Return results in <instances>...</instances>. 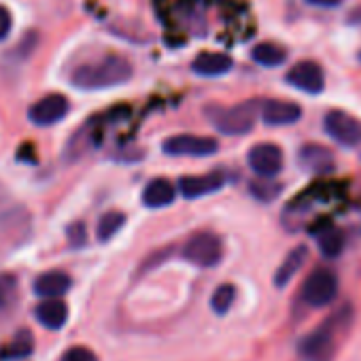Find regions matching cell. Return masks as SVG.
<instances>
[{
	"label": "cell",
	"mask_w": 361,
	"mask_h": 361,
	"mask_svg": "<svg viewBox=\"0 0 361 361\" xmlns=\"http://www.w3.org/2000/svg\"><path fill=\"white\" fill-rule=\"evenodd\" d=\"M132 77V66L119 56H106L96 64H83L73 73V85L79 90H109L128 83Z\"/></svg>",
	"instance_id": "obj_1"
},
{
	"label": "cell",
	"mask_w": 361,
	"mask_h": 361,
	"mask_svg": "<svg viewBox=\"0 0 361 361\" xmlns=\"http://www.w3.org/2000/svg\"><path fill=\"white\" fill-rule=\"evenodd\" d=\"M259 106H262V102H257V100H249V102H243V104H236L230 109L215 106V109H209V117L221 134L240 136V134H249L253 130Z\"/></svg>",
	"instance_id": "obj_2"
},
{
	"label": "cell",
	"mask_w": 361,
	"mask_h": 361,
	"mask_svg": "<svg viewBox=\"0 0 361 361\" xmlns=\"http://www.w3.org/2000/svg\"><path fill=\"white\" fill-rule=\"evenodd\" d=\"M183 257L198 268H215L224 257V243L211 232L194 234L183 247Z\"/></svg>",
	"instance_id": "obj_3"
},
{
	"label": "cell",
	"mask_w": 361,
	"mask_h": 361,
	"mask_svg": "<svg viewBox=\"0 0 361 361\" xmlns=\"http://www.w3.org/2000/svg\"><path fill=\"white\" fill-rule=\"evenodd\" d=\"M336 293H338V279H336V274H334L331 270H327V268L314 270V272L306 279V283H304V287H302V298H304V302H306L308 306H312V308L329 306V304L334 302Z\"/></svg>",
	"instance_id": "obj_4"
},
{
	"label": "cell",
	"mask_w": 361,
	"mask_h": 361,
	"mask_svg": "<svg viewBox=\"0 0 361 361\" xmlns=\"http://www.w3.org/2000/svg\"><path fill=\"white\" fill-rule=\"evenodd\" d=\"M217 149L219 142L215 138L194 136V134H178L164 142V153L178 155V157H207L213 155Z\"/></svg>",
	"instance_id": "obj_5"
},
{
	"label": "cell",
	"mask_w": 361,
	"mask_h": 361,
	"mask_svg": "<svg viewBox=\"0 0 361 361\" xmlns=\"http://www.w3.org/2000/svg\"><path fill=\"white\" fill-rule=\"evenodd\" d=\"M325 132L342 147H355L361 142V123L344 111H329L325 115Z\"/></svg>",
	"instance_id": "obj_6"
},
{
	"label": "cell",
	"mask_w": 361,
	"mask_h": 361,
	"mask_svg": "<svg viewBox=\"0 0 361 361\" xmlns=\"http://www.w3.org/2000/svg\"><path fill=\"white\" fill-rule=\"evenodd\" d=\"M334 321L323 323V327L314 329L306 338H302L298 353L304 361H325L334 350Z\"/></svg>",
	"instance_id": "obj_7"
},
{
	"label": "cell",
	"mask_w": 361,
	"mask_h": 361,
	"mask_svg": "<svg viewBox=\"0 0 361 361\" xmlns=\"http://www.w3.org/2000/svg\"><path fill=\"white\" fill-rule=\"evenodd\" d=\"M247 161H249L251 170L257 176L272 178L283 168V151L276 145H272V142H262V145H255L249 151Z\"/></svg>",
	"instance_id": "obj_8"
},
{
	"label": "cell",
	"mask_w": 361,
	"mask_h": 361,
	"mask_svg": "<svg viewBox=\"0 0 361 361\" xmlns=\"http://www.w3.org/2000/svg\"><path fill=\"white\" fill-rule=\"evenodd\" d=\"M287 83L293 85L295 90H302L306 94H321L323 87H325V77H323V71L317 62H300L295 64L289 73H287Z\"/></svg>",
	"instance_id": "obj_9"
},
{
	"label": "cell",
	"mask_w": 361,
	"mask_h": 361,
	"mask_svg": "<svg viewBox=\"0 0 361 361\" xmlns=\"http://www.w3.org/2000/svg\"><path fill=\"white\" fill-rule=\"evenodd\" d=\"M68 100L62 94H49L45 98H41L37 104L30 106L28 117L32 123L37 126H54L58 121H62L68 113Z\"/></svg>",
	"instance_id": "obj_10"
},
{
	"label": "cell",
	"mask_w": 361,
	"mask_h": 361,
	"mask_svg": "<svg viewBox=\"0 0 361 361\" xmlns=\"http://www.w3.org/2000/svg\"><path fill=\"white\" fill-rule=\"evenodd\" d=\"M224 183H226V176L221 172H209L202 176H183L178 180V192L185 198L194 200V198H202V196H211L219 192Z\"/></svg>",
	"instance_id": "obj_11"
},
{
	"label": "cell",
	"mask_w": 361,
	"mask_h": 361,
	"mask_svg": "<svg viewBox=\"0 0 361 361\" xmlns=\"http://www.w3.org/2000/svg\"><path fill=\"white\" fill-rule=\"evenodd\" d=\"M259 113L268 126H291L302 117V109L287 100H266L262 102Z\"/></svg>",
	"instance_id": "obj_12"
},
{
	"label": "cell",
	"mask_w": 361,
	"mask_h": 361,
	"mask_svg": "<svg viewBox=\"0 0 361 361\" xmlns=\"http://www.w3.org/2000/svg\"><path fill=\"white\" fill-rule=\"evenodd\" d=\"M71 285H73V283H71L68 274L54 270V272H43V274L35 281L32 289H35V293H37L39 298L58 300L60 295H64V293L71 289Z\"/></svg>",
	"instance_id": "obj_13"
},
{
	"label": "cell",
	"mask_w": 361,
	"mask_h": 361,
	"mask_svg": "<svg viewBox=\"0 0 361 361\" xmlns=\"http://www.w3.org/2000/svg\"><path fill=\"white\" fill-rule=\"evenodd\" d=\"M174 196H176V190L170 180L153 178L142 190V204L149 209H161V207H168L174 200Z\"/></svg>",
	"instance_id": "obj_14"
},
{
	"label": "cell",
	"mask_w": 361,
	"mask_h": 361,
	"mask_svg": "<svg viewBox=\"0 0 361 361\" xmlns=\"http://www.w3.org/2000/svg\"><path fill=\"white\" fill-rule=\"evenodd\" d=\"M35 317L47 329H62L68 319V308L62 300H45L37 306Z\"/></svg>",
	"instance_id": "obj_15"
},
{
	"label": "cell",
	"mask_w": 361,
	"mask_h": 361,
	"mask_svg": "<svg viewBox=\"0 0 361 361\" xmlns=\"http://www.w3.org/2000/svg\"><path fill=\"white\" fill-rule=\"evenodd\" d=\"M194 73L196 75H202V77H219V75H226L230 68H232V58L226 56V54H200L194 64H192Z\"/></svg>",
	"instance_id": "obj_16"
},
{
	"label": "cell",
	"mask_w": 361,
	"mask_h": 361,
	"mask_svg": "<svg viewBox=\"0 0 361 361\" xmlns=\"http://www.w3.org/2000/svg\"><path fill=\"white\" fill-rule=\"evenodd\" d=\"M300 164L310 172H329L334 168V157L325 147L306 145L300 151Z\"/></svg>",
	"instance_id": "obj_17"
},
{
	"label": "cell",
	"mask_w": 361,
	"mask_h": 361,
	"mask_svg": "<svg viewBox=\"0 0 361 361\" xmlns=\"http://www.w3.org/2000/svg\"><path fill=\"white\" fill-rule=\"evenodd\" d=\"M306 257H308V249H306V247L293 249V251L285 257V262L279 266V270H276V274H274V285H276L279 289L287 287V285L291 283V279H293V276L300 272V268L304 266Z\"/></svg>",
	"instance_id": "obj_18"
},
{
	"label": "cell",
	"mask_w": 361,
	"mask_h": 361,
	"mask_svg": "<svg viewBox=\"0 0 361 361\" xmlns=\"http://www.w3.org/2000/svg\"><path fill=\"white\" fill-rule=\"evenodd\" d=\"M317 240H319V249L325 257H338L344 249V234L338 228L331 226H323L317 232Z\"/></svg>",
	"instance_id": "obj_19"
},
{
	"label": "cell",
	"mask_w": 361,
	"mask_h": 361,
	"mask_svg": "<svg viewBox=\"0 0 361 361\" xmlns=\"http://www.w3.org/2000/svg\"><path fill=\"white\" fill-rule=\"evenodd\" d=\"M251 58L259 64V66H268V68H274V66H281L285 60H287V51L274 43H259L257 47H253L251 51Z\"/></svg>",
	"instance_id": "obj_20"
},
{
	"label": "cell",
	"mask_w": 361,
	"mask_h": 361,
	"mask_svg": "<svg viewBox=\"0 0 361 361\" xmlns=\"http://www.w3.org/2000/svg\"><path fill=\"white\" fill-rule=\"evenodd\" d=\"M126 224V215L119 213V211H111V213H104L98 221V228H96V236L100 243H106L111 240Z\"/></svg>",
	"instance_id": "obj_21"
},
{
	"label": "cell",
	"mask_w": 361,
	"mask_h": 361,
	"mask_svg": "<svg viewBox=\"0 0 361 361\" xmlns=\"http://www.w3.org/2000/svg\"><path fill=\"white\" fill-rule=\"evenodd\" d=\"M236 300V287L234 285H219L211 298V306L217 314H226Z\"/></svg>",
	"instance_id": "obj_22"
},
{
	"label": "cell",
	"mask_w": 361,
	"mask_h": 361,
	"mask_svg": "<svg viewBox=\"0 0 361 361\" xmlns=\"http://www.w3.org/2000/svg\"><path fill=\"white\" fill-rule=\"evenodd\" d=\"M18 298V279L11 272L0 274V310H7Z\"/></svg>",
	"instance_id": "obj_23"
},
{
	"label": "cell",
	"mask_w": 361,
	"mask_h": 361,
	"mask_svg": "<svg viewBox=\"0 0 361 361\" xmlns=\"http://www.w3.org/2000/svg\"><path fill=\"white\" fill-rule=\"evenodd\" d=\"M30 353H32V338H30L28 331H22V334L11 342V346H7L0 355H3L5 359H26Z\"/></svg>",
	"instance_id": "obj_24"
},
{
	"label": "cell",
	"mask_w": 361,
	"mask_h": 361,
	"mask_svg": "<svg viewBox=\"0 0 361 361\" xmlns=\"http://www.w3.org/2000/svg\"><path fill=\"white\" fill-rule=\"evenodd\" d=\"M60 361H98V357L85 346H73L60 357Z\"/></svg>",
	"instance_id": "obj_25"
},
{
	"label": "cell",
	"mask_w": 361,
	"mask_h": 361,
	"mask_svg": "<svg viewBox=\"0 0 361 361\" xmlns=\"http://www.w3.org/2000/svg\"><path fill=\"white\" fill-rule=\"evenodd\" d=\"M68 243H71L73 249L85 247V243H87V230H85L83 224L77 221V224H73V226L68 228Z\"/></svg>",
	"instance_id": "obj_26"
},
{
	"label": "cell",
	"mask_w": 361,
	"mask_h": 361,
	"mask_svg": "<svg viewBox=\"0 0 361 361\" xmlns=\"http://www.w3.org/2000/svg\"><path fill=\"white\" fill-rule=\"evenodd\" d=\"M279 185H274V183H251V192H253V196L255 198H259V200H272V198H276V194H279Z\"/></svg>",
	"instance_id": "obj_27"
},
{
	"label": "cell",
	"mask_w": 361,
	"mask_h": 361,
	"mask_svg": "<svg viewBox=\"0 0 361 361\" xmlns=\"http://www.w3.org/2000/svg\"><path fill=\"white\" fill-rule=\"evenodd\" d=\"M11 26H13V20H11V13L9 9L0 7V41H5L11 32Z\"/></svg>",
	"instance_id": "obj_28"
},
{
	"label": "cell",
	"mask_w": 361,
	"mask_h": 361,
	"mask_svg": "<svg viewBox=\"0 0 361 361\" xmlns=\"http://www.w3.org/2000/svg\"><path fill=\"white\" fill-rule=\"evenodd\" d=\"M310 5H317V7H336L340 5L342 0H308Z\"/></svg>",
	"instance_id": "obj_29"
}]
</instances>
